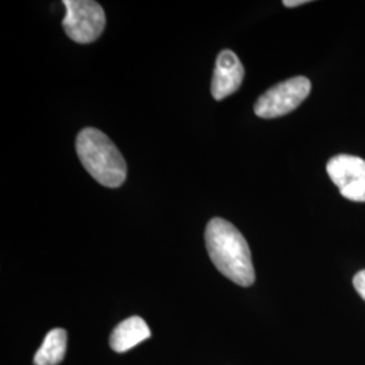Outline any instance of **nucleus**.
<instances>
[{
  "label": "nucleus",
  "mask_w": 365,
  "mask_h": 365,
  "mask_svg": "<svg viewBox=\"0 0 365 365\" xmlns=\"http://www.w3.org/2000/svg\"><path fill=\"white\" fill-rule=\"evenodd\" d=\"M306 3H309V0H284V1H283V4H284L286 7H288V9L298 7V6L306 4Z\"/></svg>",
  "instance_id": "nucleus-10"
},
{
  "label": "nucleus",
  "mask_w": 365,
  "mask_h": 365,
  "mask_svg": "<svg viewBox=\"0 0 365 365\" xmlns=\"http://www.w3.org/2000/svg\"><path fill=\"white\" fill-rule=\"evenodd\" d=\"M210 259L223 276L242 287H250L256 280L248 242L241 232L222 218H212L205 233Z\"/></svg>",
  "instance_id": "nucleus-1"
},
{
  "label": "nucleus",
  "mask_w": 365,
  "mask_h": 365,
  "mask_svg": "<svg viewBox=\"0 0 365 365\" xmlns=\"http://www.w3.org/2000/svg\"><path fill=\"white\" fill-rule=\"evenodd\" d=\"M327 170L341 195L352 202H365L364 158L337 155L327 161Z\"/></svg>",
  "instance_id": "nucleus-5"
},
{
  "label": "nucleus",
  "mask_w": 365,
  "mask_h": 365,
  "mask_svg": "<svg viewBox=\"0 0 365 365\" xmlns=\"http://www.w3.org/2000/svg\"><path fill=\"white\" fill-rule=\"evenodd\" d=\"M66 331L64 329H53L43 339L41 348L34 356L36 365H57L66 352Z\"/></svg>",
  "instance_id": "nucleus-8"
},
{
  "label": "nucleus",
  "mask_w": 365,
  "mask_h": 365,
  "mask_svg": "<svg viewBox=\"0 0 365 365\" xmlns=\"http://www.w3.org/2000/svg\"><path fill=\"white\" fill-rule=\"evenodd\" d=\"M353 286L356 288L357 294L365 300V269L354 274V277H353Z\"/></svg>",
  "instance_id": "nucleus-9"
},
{
  "label": "nucleus",
  "mask_w": 365,
  "mask_h": 365,
  "mask_svg": "<svg viewBox=\"0 0 365 365\" xmlns=\"http://www.w3.org/2000/svg\"><path fill=\"white\" fill-rule=\"evenodd\" d=\"M310 91L312 81L304 76L284 80L261 95L255 103V114L264 119L287 115L306 101Z\"/></svg>",
  "instance_id": "nucleus-3"
},
{
  "label": "nucleus",
  "mask_w": 365,
  "mask_h": 365,
  "mask_svg": "<svg viewBox=\"0 0 365 365\" xmlns=\"http://www.w3.org/2000/svg\"><path fill=\"white\" fill-rule=\"evenodd\" d=\"M76 152L92 178L108 188L120 187L128 176L125 157L103 131L86 128L78 133Z\"/></svg>",
  "instance_id": "nucleus-2"
},
{
  "label": "nucleus",
  "mask_w": 365,
  "mask_h": 365,
  "mask_svg": "<svg viewBox=\"0 0 365 365\" xmlns=\"http://www.w3.org/2000/svg\"><path fill=\"white\" fill-rule=\"evenodd\" d=\"M66 14L63 26L66 36L78 43H91L105 31L103 7L93 0H64Z\"/></svg>",
  "instance_id": "nucleus-4"
},
{
  "label": "nucleus",
  "mask_w": 365,
  "mask_h": 365,
  "mask_svg": "<svg viewBox=\"0 0 365 365\" xmlns=\"http://www.w3.org/2000/svg\"><path fill=\"white\" fill-rule=\"evenodd\" d=\"M245 78V69L238 56L232 51H222L214 68L211 93L215 101H222L238 91Z\"/></svg>",
  "instance_id": "nucleus-6"
},
{
  "label": "nucleus",
  "mask_w": 365,
  "mask_h": 365,
  "mask_svg": "<svg viewBox=\"0 0 365 365\" xmlns=\"http://www.w3.org/2000/svg\"><path fill=\"white\" fill-rule=\"evenodd\" d=\"M150 337V329L141 317H130L118 325L110 337L114 352L125 353Z\"/></svg>",
  "instance_id": "nucleus-7"
}]
</instances>
